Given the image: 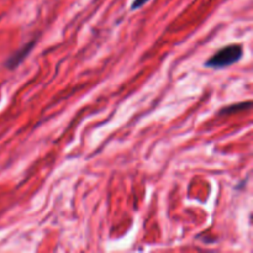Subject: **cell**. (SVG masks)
<instances>
[{"label": "cell", "mask_w": 253, "mask_h": 253, "mask_svg": "<svg viewBox=\"0 0 253 253\" xmlns=\"http://www.w3.org/2000/svg\"><path fill=\"white\" fill-rule=\"evenodd\" d=\"M148 1H150V0H133L132 5H131V9L132 10L140 9V7H142L143 5L147 4Z\"/></svg>", "instance_id": "cell-4"}, {"label": "cell", "mask_w": 253, "mask_h": 253, "mask_svg": "<svg viewBox=\"0 0 253 253\" xmlns=\"http://www.w3.org/2000/svg\"><path fill=\"white\" fill-rule=\"evenodd\" d=\"M250 108H251V101H247V103L231 104V105L221 109V110H220V115H231V114L237 113V111L246 110V109H250Z\"/></svg>", "instance_id": "cell-3"}, {"label": "cell", "mask_w": 253, "mask_h": 253, "mask_svg": "<svg viewBox=\"0 0 253 253\" xmlns=\"http://www.w3.org/2000/svg\"><path fill=\"white\" fill-rule=\"evenodd\" d=\"M34 44H35V40H32V41H30L29 43L25 44L24 47H21L19 51L15 52V53L12 54V56L10 57L6 62H5V66L10 69L16 68V67L19 66V64L21 63L25 58H26L27 54L32 51V48H34Z\"/></svg>", "instance_id": "cell-2"}, {"label": "cell", "mask_w": 253, "mask_h": 253, "mask_svg": "<svg viewBox=\"0 0 253 253\" xmlns=\"http://www.w3.org/2000/svg\"><path fill=\"white\" fill-rule=\"evenodd\" d=\"M242 54H244V49H242L241 44H229L217 51L212 57H210L205 62V67L215 69L225 68V67L237 63L242 58Z\"/></svg>", "instance_id": "cell-1"}]
</instances>
